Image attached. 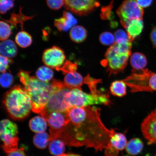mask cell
Masks as SVG:
<instances>
[{"label":"cell","mask_w":156,"mask_h":156,"mask_svg":"<svg viewBox=\"0 0 156 156\" xmlns=\"http://www.w3.org/2000/svg\"><path fill=\"white\" fill-rule=\"evenodd\" d=\"M64 1L66 9L80 16L89 14L100 5L99 0H64Z\"/></svg>","instance_id":"obj_10"},{"label":"cell","mask_w":156,"mask_h":156,"mask_svg":"<svg viewBox=\"0 0 156 156\" xmlns=\"http://www.w3.org/2000/svg\"><path fill=\"white\" fill-rule=\"evenodd\" d=\"M151 39L154 47L156 48V26L154 27L151 30Z\"/></svg>","instance_id":"obj_40"},{"label":"cell","mask_w":156,"mask_h":156,"mask_svg":"<svg viewBox=\"0 0 156 156\" xmlns=\"http://www.w3.org/2000/svg\"><path fill=\"white\" fill-rule=\"evenodd\" d=\"M111 94L114 96L122 97L126 94V84L123 80H116L111 83L110 87Z\"/></svg>","instance_id":"obj_23"},{"label":"cell","mask_w":156,"mask_h":156,"mask_svg":"<svg viewBox=\"0 0 156 156\" xmlns=\"http://www.w3.org/2000/svg\"><path fill=\"white\" fill-rule=\"evenodd\" d=\"M99 40L105 46H111L115 43L114 35L108 32L102 33L99 36Z\"/></svg>","instance_id":"obj_28"},{"label":"cell","mask_w":156,"mask_h":156,"mask_svg":"<svg viewBox=\"0 0 156 156\" xmlns=\"http://www.w3.org/2000/svg\"><path fill=\"white\" fill-rule=\"evenodd\" d=\"M47 5L51 9L58 10L64 5V0H46Z\"/></svg>","instance_id":"obj_35"},{"label":"cell","mask_w":156,"mask_h":156,"mask_svg":"<svg viewBox=\"0 0 156 156\" xmlns=\"http://www.w3.org/2000/svg\"><path fill=\"white\" fill-rule=\"evenodd\" d=\"M58 156H81L79 155L76 154H75L69 153L67 154H63Z\"/></svg>","instance_id":"obj_41"},{"label":"cell","mask_w":156,"mask_h":156,"mask_svg":"<svg viewBox=\"0 0 156 156\" xmlns=\"http://www.w3.org/2000/svg\"><path fill=\"white\" fill-rule=\"evenodd\" d=\"M149 88L150 91H156V73H152L150 77Z\"/></svg>","instance_id":"obj_37"},{"label":"cell","mask_w":156,"mask_h":156,"mask_svg":"<svg viewBox=\"0 0 156 156\" xmlns=\"http://www.w3.org/2000/svg\"><path fill=\"white\" fill-rule=\"evenodd\" d=\"M15 42L20 47H28L32 43V38L28 32L22 30L17 33L15 37Z\"/></svg>","instance_id":"obj_25"},{"label":"cell","mask_w":156,"mask_h":156,"mask_svg":"<svg viewBox=\"0 0 156 156\" xmlns=\"http://www.w3.org/2000/svg\"><path fill=\"white\" fill-rule=\"evenodd\" d=\"M99 111L90 106L70 108L67 112L69 122L59 138L68 146H85L94 148L97 152L110 149L111 138L116 132L105 126Z\"/></svg>","instance_id":"obj_1"},{"label":"cell","mask_w":156,"mask_h":156,"mask_svg":"<svg viewBox=\"0 0 156 156\" xmlns=\"http://www.w3.org/2000/svg\"><path fill=\"white\" fill-rule=\"evenodd\" d=\"M21 10H22V8L20 7L18 13L17 14L13 12L12 14H11L10 18L8 20H5V21L9 23L11 25H13L16 28H17V24H20L21 29L23 30L24 28V23L27 21L32 19L34 16H27L23 14Z\"/></svg>","instance_id":"obj_22"},{"label":"cell","mask_w":156,"mask_h":156,"mask_svg":"<svg viewBox=\"0 0 156 156\" xmlns=\"http://www.w3.org/2000/svg\"><path fill=\"white\" fill-rule=\"evenodd\" d=\"M141 131L149 145H156V109L144 119L141 125Z\"/></svg>","instance_id":"obj_12"},{"label":"cell","mask_w":156,"mask_h":156,"mask_svg":"<svg viewBox=\"0 0 156 156\" xmlns=\"http://www.w3.org/2000/svg\"><path fill=\"white\" fill-rule=\"evenodd\" d=\"M12 34L11 27L6 22L1 21L0 22V40H7Z\"/></svg>","instance_id":"obj_29"},{"label":"cell","mask_w":156,"mask_h":156,"mask_svg":"<svg viewBox=\"0 0 156 156\" xmlns=\"http://www.w3.org/2000/svg\"><path fill=\"white\" fill-rule=\"evenodd\" d=\"M11 59L5 56L1 55V66L0 71L1 73H5L6 71L8 69L10 64L12 63Z\"/></svg>","instance_id":"obj_36"},{"label":"cell","mask_w":156,"mask_h":156,"mask_svg":"<svg viewBox=\"0 0 156 156\" xmlns=\"http://www.w3.org/2000/svg\"><path fill=\"white\" fill-rule=\"evenodd\" d=\"M14 81L12 75L8 73H4L1 76V84L2 87L8 88L12 85Z\"/></svg>","instance_id":"obj_32"},{"label":"cell","mask_w":156,"mask_h":156,"mask_svg":"<svg viewBox=\"0 0 156 156\" xmlns=\"http://www.w3.org/2000/svg\"><path fill=\"white\" fill-rule=\"evenodd\" d=\"M40 115L45 119L50 127V141L59 138L62 130L69 122L67 112H52Z\"/></svg>","instance_id":"obj_8"},{"label":"cell","mask_w":156,"mask_h":156,"mask_svg":"<svg viewBox=\"0 0 156 156\" xmlns=\"http://www.w3.org/2000/svg\"><path fill=\"white\" fill-rule=\"evenodd\" d=\"M28 71L20 70L18 73L32 100L33 112L40 114L45 108L49 99L55 91L66 87L61 81L54 80L51 83L44 82L37 78L31 76Z\"/></svg>","instance_id":"obj_2"},{"label":"cell","mask_w":156,"mask_h":156,"mask_svg":"<svg viewBox=\"0 0 156 156\" xmlns=\"http://www.w3.org/2000/svg\"><path fill=\"white\" fill-rule=\"evenodd\" d=\"M4 105L12 118L22 120L28 116L32 110V100L25 89L19 85L13 87L6 93Z\"/></svg>","instance_id":"obj_3"},{"label":"cell","mask_w":156,"mask_h":156,"mask_svg":"<svg viewBox=\"0 0 156 156\" xmlns=\"http://www.w3.org/2000/svg\"><path fill=\"white\" fill-rule=\"evenodd\" d=\"M132 42L115 44L110 46L101 62L109 75H115L124 71L131 54Z\"/></svg>","instance_id":"obj_4"},{"label":"cell","mask_w":156,"mask_h":156,"mask_svg":"<svg viewBox=\"0 0 156 156\" xmlns=\"http://www.w3.org/2000/svg\"><path fill=\"white\" fill-rule=\"evenodd\" d=\"M66 58L64 52L58 47L54 46L44 51L42 61L46 66L58 70L63 65Z\"/></svg>","instance_id":"obj_11"},{"label":"cell","mask_w":156,"mask_h":156,"mask_svg":"<svg viewBox=\"0 0 156 156\" xmlns=\"http://www.w3.org/2000/svg\"><path fill=\"white\" fill-rule=\"evenodd\" d=\"M70 89L65 87L55 91L49 99L44 110L40 114L52 112H67L70 108L66 102L65 95Z\"/></svg>","instance_id":"obj_9"},{"label":"cell","mask_w":156,"mask_h":156,"mask_svg":"<svg viewBox=\"0 0 156 156\" xmlns=\"http://www.w3.org/2000/svg\"><path fill=\"white\" fill-rule=\"evenodd\" d=\"M65 98L70 108L90 106L94 105H108L111 102L109 95L104 91L88 94L83 92L81 88L70 89L66 93Z\"/></svg>","instance_id":"obj_5"},{"label":"cell","mask_w":156,"mask_h":156,"mask_svg":"<svg viewBox=\"0 0 156 156\" xmlns=\"http://www.w3.org/2000/svg\"><path fill=\"white\" fill-rule=\"evenodd\" d=\"M84 79L76 71L71 72L66 74L63 83L65 86L69 89H81L84 83Z\"/></svg>","instance_id":"obj_15"},{"label":"cell","mask_w":156,"mask_h":156,"mask_svg":"<svg viewBox=\"0 0 156 156\" xmlns=\"http://www.w3.org/2000/svg\"><path fill=\"white\" fill-rule=\"evenodd\" d=\"M18 128L16 124L7 119L2 120L0 125V136L3 142L2 147L9 153L18 149Z\"/></svg>","instance_id":"obj_6"},{"label":"cell","mask_w":156,"mask_h":156,"mask_svg":"<svg viewBox=\"0 0 156 156\" xmlns=\"http://www.w3.org/2000/svg\"><path fill=\"white\" fill-rule=\"evenodd\" d=\"M7 156H26L24 153V148H20L8 154Z\"/></svg>","instance_id":"obj_38"},{"label":"cell","mask_w":156,"mask_h":156,"mask_svg":"<svg viewBox=\"0 0 156 156\" xmlns=\"http://www.w3.org/2000/svg\"><path fill=\"white\" fill-rule=\"evenodd\" d=\"M69 36L72 41L76 43L83 42L86 39L87 32L83 27L77 25L72 28L69 32Z\"/></svg>","instance_id":"obj_19"},{"label":"cell","mask_w":156,"mask_h":156,"mask_svg":"<svg viewBox=\"0 0 156 156\" xmlns=\"http://www.w3.org/2000/svg\"><path fill=\"white\" fill-rule=\"evenodd\" d=\"M144 147V143L142 140L136 138H132L127 142L126 149L129 154L135 156L141 153Z\"/></svg>","instance_id":"obj_20"},{"label":"cell","mask_w":156,"mask_h":156,"mask_svg":"<svg viewBox=\"0 0 156 156\" xmlns=\"http://www.w3.org/2000/svg\"><path fill=\"white\" fill-rule=\"evenodd\" d=\"M130 64L132 71H139L145 69L147 64V58L141 52H136L130 56Z\"/></svg>","instance_id":"obj_17"},{"label":"cell","mask_w":156,"mask_h":156,"mask_svg":"<svg viewBox=\"0 0 156 156\" xmlns=\"http://www.w3.org/2000/svg\"><path fill=\"white\" fill-rule=\"evenodd\" d=\"M36 75L37 77L41 81L49 83L53 78L54 73L50 68L46 66H42L37 70Z\"/></svg>","instance_id":"obj_27"},{"label":"cell","mask_w":156,"mask_h":156,"mask_svg":"<svg viewBox=\"0 0 156 156\" xmlns=\"http://www.w3.org/2000/svg\"><path fill=\"white\" fill-rule=\"evenodd\" d=\"M155 156H156V155Z\"/></svg>","instance_id":"obj_42"},{"label":"cell","mask_w":156,"mask_h":156,"mask_svg":"<svg viewBox=\"0 0 156 156\" xmlns=\"http://www.w3.org/2000/svg\"><path fill=\"white\" fill-rule=\"evenodd\" d=\"M47 122L44 117L35 116L31 119L29 122V127L32 131L37 133L44 132L47 128Z\"/></svg>","instance_id":"obj_21"},{"label":"cell","mask_w":156,"mask_h":156,"mask_svg":"<svg viewBox=\"0 0 156 156\" xmlns=\"http://www.w3.org/2000/svg\"><path fill=\"white\" fill-rule=\"evenodd\" d=\"M136 1L138 5L142 8L149 7L153 2V0H136Z\"/></svg>","instance_id":"obj_39"},{"label":"cell","mask_w":156,"mask_h":156,"mask_svg":"<svg viewBox=\"0 0 156 156\" xmlns=\"http://www.w3.org/2000/svg\"><path fill=\"white\" fill-rule=\"evenodd\" d=\"M50 141V135L44 132L35 134L33 139L35 146L41 149H45Z\"/></svg>","instance_id":"obj_26"},{"label":"cell","mask_w":156,"mask_h":156,"mask_svg":"<svg viewBox=\"0 0 156 156\" xmlns=\"http://www.w3.org/2000/svg\"><path fill=\"white\" fill-rule=\"evenodd\" d=\"M65 144L63 141L58 138L51 140L49 145L50 153L56 156L63 154L65 150Z\"/></svg>","instance_id":"obj_24"},{"label":"cell","mask_w":156,"mask_h":156,"mask_svg":"<svg viewBox=\"0 0 156 156\" xmlns=\"http://www.w3.org/2000/svg\"><path fill=\"white\" fill-rule=\"evenodd\" d=\"M114 0H112L111 3L106 6L103 7L101 9V18L105 20L113 19L112 12L113 3Z\"/></svg>","instance_id":"obj_31"},{"label":"cell","mask_w":156,"mask_h":156,"mask_svg":"<svg viewBox=\"0 0 156 156\" xmlns=\"http://www.w3.org/2000/svg\"><path fill=\"white\" fill-rule=\"evenodd\" d=\"M127 142L124 134L115 133L110 140V149H105V156H118L119 151L126 149Z\"/></svg>","instance_id":"obj_13"},{"label":"cell","mask_w":156,"mask_h":156,"mask_svg":"<svg viewBox=\"0 0 156 156\" xmlns=\"http://www.w3.org/2000/svg\"><path fill=\"white\" fill-rule=\"evenodd\" d=\"M144 27L142 19L133 20L128 23L125 28L132 42L141 34Z\"/></svg>","instance_id":"obj_16"},{"label":"cell","mask_w":156,"mask_h":156,"mask_svg":"<svg viewBox=\"0 0 156 156\" xmlns=\"http://www.w3.org/2000/svg\"><path fill=\"white\" fill-rule=\"evenodd\" d=\"M77 67V63H73L69 60H67L63 66L58 70V71H61L65 75L70 72L76 71Z\"/></svg>","instance_id":"obj_34"},{"label":"cell","mask_w":156,"mask_h":156,"mask_svg":"<svg viewBox=\"0 0 156 156\" xmlns=\"http://www.w3.org/2000/svg\"><path fill=\"white\" fill-rule=\"evenodd\" d=\"M121 23L125 28L130 21L135 19H142L144 10L138 5L136 0H125L116 11Z\"/></svg>","instance_id":"obj_7"},{"label":"cell","mask_w":156,"mask_h":156,"mask_svg":"<svg viewBox=\"0 0 156 156\" xmlns=\"http://www.w3.org/2000/svg\"><path fill=\"white\" fill-rule=\"evenodd\" d=\"M14 6V0H0V12L5 14Z\"/></svg>","instance_id":"obj_33"},{"label":"cell","mask_w":156,"mask_h":156,"mask_svg":"<svg viewBox=\"0 0 156 156\" xmlns=\"http://www.w3.org/2000/svg\"><path fill=\"white\" fill-rule=\"evenodd\" d=\"M114 36L116 43L122 44L131 42L127 33L122 29H119L117 30L115 33Z\"/></svg>","instance_id":"obj_30"},{"label":"cell","mask_w":156,"mask_h":156,"mask_svg":"<svg viewBox=\"0 0 156 156\" xmlns=\"http://www.w3.org/2000/svg\"><path fill=\"white\" fill-rule=\"evenodd\" d=\"M77 23L76 19L71 13L64 11L62 16L55 20L54 25L60 32H66L75 26Z\"/></svg>","instance_id":"obj_14"},{"label":"cell","mask_w":156,"mask_h":156,"mask_svg":"<svg viewBox=\"0 0 156 156\" xmlns=\"http://www.w3.org/2000/svg\"><path fill=\"white\" fill-rule=\"evenodd\" d=\"M0 52L1 55L11 58L17 55V48L13 41L7 40L1 43Z\"/></svg>","instance_id":"obj_18"}]
</instances>
